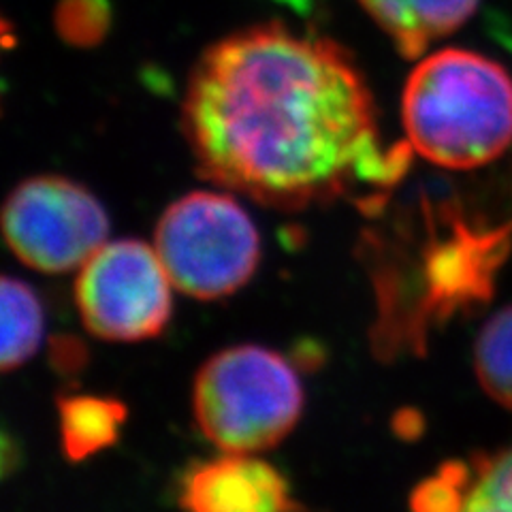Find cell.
I'll list each match as a JSON object with an SVG mask.
<instances>
[{
    "label": "cell",
    "instance_id": "obj_1",
    "mask_svg": "<svg viewBox=\"0 0 512 512\" xmlns=\"http://www.w3.org/2000/svg\"><path fill=\"white\" fill-rule=\"evenodd\" d=\"M182 126L207 182L282 212L348 199L378 214L414 154L384 141L372 90L340 43L276 22L207 47Z\"/></svg>",
    "mask_w": 512,
    "mask_h": 512
},
{
    "label": "cell",
    "instance_id": "obj_2",
    "mask_svg": "<svg viewBox=\"0 0 512 512\" xmlns=\"http://www.w3.org/2000/svg\"><path fill=\"white\" fill-rule=\"evenodd\" d=\"M402 122L412 152L431 165L485 167L512 143V77L470 50L429 54L406 82Z\"/></svg>",
    "mask_w": 512,
    "mask_h": 512
},
{
    "label": "cell",
    "instance_id": "obj_3",
    "mask_svg": "<svg viewBox=\"0 0 512 512\" xmlns=\"http://www.w3.org/2000/svg\"><path fill=\"white\" fill-rule=\"evenodd\" d=\"M192 412L201 434L224 453L278 446L301 419L303 387L280 352L256 344L216 352L197 372Z\"/></svg>",
    "mask_w": 512,
    "mask_h": 512
},
{
    "label": "cell",
    "instance_id": "obj_4",
    "mask_svg": "<svg viewBox=\"0 0 512 512\" xmlns=\"http://www.w3.org/2000/svg\"><path fill=\"white\" fill-rule=\"evenodd\" d=\"M154 248L180 293L222 299L237 293L261 261V235L231 195L195 190L158 218Z\"/></svg>",
    "mask_w": 512,
    "mask_h": 512
},
{
    "label": "cell",
    "instance_id": "obj_5",
    "mask_svg": "<svg viewBox=\"0 0 512 512\" xmlns=\"http://www.w3.org/2000/svg\"><path fill=\"white\" fill-rule=\"evenodd\" d=\"M3 233L26 267L41 274H69L107 244L109 216L82 184L62 175H35L7 197Z\"/></svg>",
    "mask_w": 512,
    "mask_h": 512
},
{
    "label": "cell",
    "instance_id": "obj_6",
    "mask_svg": "<svg viewBox=\"0 0 512 512\" xmlns=\"http://www.w3.org/2000/svg\"><path fill=\"white\" fill-rule=\"evenodd\" d=\"M171 278L154 246L118 239L79 269L75 303L84 327L105 342L158 338L173 314Z\"/></svg>",
    "mask_w": 512,
    "mask_h": 512
},
{
    "label": "cell",
    "instance_id": "obj_7",
    "mask_svg": "<svg viewBox=\"0 0 512 512\" xmlns=\"http://www.w3.org/2000/svg\"><path fill=\"white\" fill-rule=\"evenodd\" d=\"M184 512H297L291 487L271 463L250 453H224L182 478Z\"/></svg>",
    "mask_w": 512,
    "mask_h": 512
},
{
    "label": "cell",
    "instance_id": "obj_8",
    "mask_svg": "<svg viewBox=\"0 0 512 512\" xmlns=\"http://www.w3.org/2000/svg\"><path fill=\"white\" fill-rule=\"evenodd\" d=\"M399 56L421 58L431 45L470 22L480 0H357Z\"/></svg>",
    "mask_w": 512,
    "mask_h": 512
},
{
    "label": "cell",
    "instance_id": "obj_9",
    "mask_svg": "<svg viewBox=\"0 0 512 512\" xmlns=\"http://www.w3.org/2000/svg\"><path fill=\"white\" fill-rule=\"evenodd\" d=\"M58 416L64 457L84 461L118 442L126 406L114 397L67 395L58 402Z\"/></svg>",
    "mask_w": 512,
    "mask_h": 512
},
{
    "label": "cell",
    "instance_id": "obj_10",
    "mask_svg": "<svg viewBox=\"0 0 512 512\" xmlns=\"http://www.w3.org/2000/svg\"><path fill=\"white\" fill-rule=\"evenodd\" d=\"M3 350L0 363L5 372H13L28 363L43 340V306L24 280L3 278Z\"/></svg>",
    "mask_w": 512,
    "mask_h": 512
},
{
    "label": "cell",
    "instance_id": "obj_11",
    "mask_svg": "<svg viewBox=\"0 0 512 512\" xmlns=\"http://www.w3.org/2000/svg\"><path fill=\"white\" fill-rule=\"evenodd\" d=\"M474 367L483 391L512 412V306L495 312L480 329Z\"/></svg>",
    "mask_w": 512,
    "mask_h": 512
},
{
    "label": "cell",
    "instance_id": "obj_12",
    "mask_svg": "<svg viewBox=\"0 0 512 512\" xmlns=\"http://www.w3.org/2000/svg\"><path fill=\"white\" fill-rule=\"evenodd\" d=\"M457 512H512V446L463 472Z\"/></svg>",
    "mask_w": 512,
    "mask_h": 512
},
{
    "label": "cell",
    "instance_id": "obj_13",
    "mask_svg": "<svg viewBox=\"0 0 512 512\" xmlns=\"http://www.w3.org/2000/svg\"><path fill=\"white\" fill-rule=\"evenodd\" d=\"M86 350L77 344V340H56L54 344V363L62 372H75L84 365Z\"/></svg>",
    "mask_w": 512,
    "mask_h": 512
}]
</instances>
